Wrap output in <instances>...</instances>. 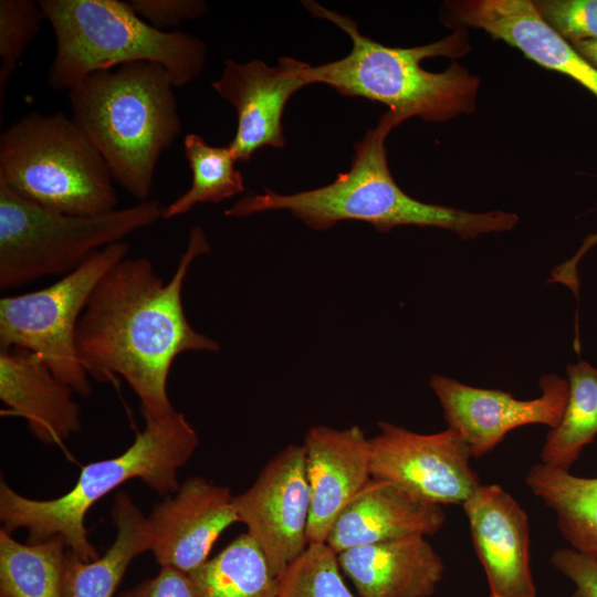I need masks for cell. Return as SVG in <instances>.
I'll return each mask as SVG.
<instances>
[{
	"instance_id": "3",
	"label": "cell",
	"mask_w": 597,
	"mask_h": 597,
	"mask_svg": "<svg viewBox=\"0 0 597 597\" xmlns=\"http://www.w3.org/2000/svg\"><path fill=\"white\" fill-rule=\"evenodd\" d=\"M316 18L326 19L352 40L343 59L305 71L310 84H326L343 96L364 97L388 106L401 123L418 116L428 122H446L476 108L480 78L457 62L442 72L421 66L427 57H461L470 51L468 29H455L436 42L413 48L383 45L359 32L349 17L317 2L303 1Z\"/></svg>"
},
{
	"instance_id": "28",
	"label": "cell",
	"mask_w": 597,
	"mask_h": 597,
	"mask_svg": "<svg viewBox=\"0 0 597 597\" xmlns=\"http://www.w3.org/2000/svg\"><path fill=\"white\" fill-rule=\"evenodd\" d=\"M44 18L39 4L30 0L0 1V104L9 80L23 52L40 32Z\"/></svg>"
},
{
	"instance_id": "9",
	"label": "cell",
	"mask_w": 597,
	"mask_h": 597,
	"mask_svg": "<svg viewBox=\"0 0 597 597\" xmlns=\"http://www.w3.org/2000/svg\"><path fill=\"white\" fill-rule=\"evenodd\" d=\"M127 251L126 242L112 243L50 286L2 297L0 348L34 352L75 392L87 397L92 387L76 353L77 323L97 283Z\"/></svg>"
},
{
	"instance_id": "21",
	"label": "cell",
	"mask_w": 597,
	"mask_h": 597,
	"mask_svg": "<svg viewBox=\"0 0 597 597\" xmlns=\"http://www.w3.org/2000/svg\"><path fill=\"white\" fill-rule=\"evenodd\" d=\"M111 517L116 536L102 556L84 562L69 552L66 597H113L132 561L150 551L148 520L127 492L116 493Z\"/></svg>"
},
{
	"instance_id": "8",
	"label": "cell",
	"mask_w": 597,
	"mask_h": 597,
	"mask_svg": "<svg viewBox=\"0 0 597 597\" xmlns=\"http://www.w3.org/2000/svg\"><path fill=\"white\" fill-rule=\"evenodd\" d=\"M146 200L94 216H71L24 200L0 181V289L66 275L93 253L161 218Z\"/></svg>"
},
{
	"instance_id": "6",
	"label": "cell",
	"mask_w": 597,
	"mask_h": 597,
	"mask_svg": "<svg viewBox=\"0 0 597 597\" xmlns=\"http://www.w3.org/2000/svg\"><path fill=\"white\" fill-rule=\"evenodd\" d=\"M39 7L54 30L48 81L55 90L70 91L92 73L135 62L163 65L174 86H182L205 66L207 48L201 40L150 25L128 2L41 0Z\"/></svg>"
},
{
	"instance_id": "11",
	"label": "cell",
	"mask_w": 597,
	"mask_h": 597,
	"mask_svg": "<svg viewBox=\"0 0 597 597\" xmlns=\"http://www.w3.org/2000/svg\"><path fill=\"white\" fill-rule=\"evenodd\" d=\"M233 504L277 577L308 545L311 493L302 444L274 455Z\"/></svg>"
},
{
	"instance_id": "17",
	"label": "cell",
	"mask_w": 597,
	"mask_h": 597,
	"mask_svg": "<svg viewBox=\"0 0 597 597\" xmlns=\"http://www.w3.org/2000/svg\"><path fill=\"white\" fill-rule=\"evenodd\" d=\"M302 447L311 493L307 540L325 543L338 514L371 479L370 439L358 426H313Z\"/></svg>"
},
{
	"instance_id": "10",
	"label": "cell",
	"mask_w": 597,
	"mask_h": 597,
	"mask_svg": "<svg viewBox=\"0 0 597 597\" xmlns=\"http://www.w3.org/2000/svg\"><path fill=\"white\" fill-rule=\"evenodd\" d=\"M378 428L370 438L371 478L441 506L463 504L481 485L470 447L454 429L422 434L386 421Z\"/></svg>"
},
{
	"instance_id": "27",
	"label": "cell",
	"mask_w": 597,
	"mask_h": 597,
	"mask_svg": "<svg viewBox=\"0 0 597 597\" xmlns=\"http://www.w3.org/2000/svg\"><path fill=\"white\" fill-rule=\"evenodd\" d=\"M276 597H355L342 577L337 554L326 543L306 549L276 577Z\"/></svg>"
},
{
	"instance_id": "5",
	"label": "cell",
	"mask_w": 597,
	"mask_h": 597,
	"mask_svg": "<svg viewBox=\"0 0 597 597\" xmlns=\"http://www.w3.org/2000/svg\"><path fill=\"white\" fill-rule=\"evenodd\" d=\"M172 86L163 65L135 62L92 73L69 91L72 118L114 181L140 201L149 197L161 153L181 129Z\"/></svg>"
},
{
	"instance_id": "16",
	"label": "cell",
	"mask_w": 597,
	"mask_h": 597,
	"mask_svg": "<svg viewBox=\"0 0 597 597\" xmlns=\"http://www.w3.org/2000/svg\"><path fill=\"white\" fill-rule=\"evenodd\" d=\"M451 28H478L542 67L562 73L597 98V70L540 17L532 0H459L443 6Z\"/></svg>"
},
{
	"instance_id": "23",
	"label": "cell",
	"mask_w": 597,
	"mask_h": 597,
	"mask_svg": "<svg viewBox=\"0 0 597 597\" xmlns=\"http://www.w3.org/2000/svg\"><path fill=\"white\" fill-rule=\"evenodd\" d=\"M69 547L61 536L20 543L0 530V597H66Z\"/></svg>"
},
{
	"instance_id": "30",
	"label": "cell",
	"mask_w": 597,
	"mask_h": 597,
	"mask_svg": "<svg viewBox=\"0 0 597 597\" xmlns=\"http://www.w3.org/2000/svg\"><path fill=\"white\" fill-rule=\"evenodd\" d=\"M138 17L159 30L165 27H178L186 20H192L207 10L200 0H132L128 1Z\"/></svg>"
},
{
	"instance_id": "18",
	"label": "cell",
	"mask_w": 597,
	"mask_h": 597,
	"mask_svg": "<svg viewBox=\"0 0 597 597\" xmlns=\"http://www.w3.org/2000/svg\"><path fill=\"white\" fill-rule=\"evenodd\" d=\"M446 521L441 505L371 478L338 514L326 538L336 553L391 540L428 536Z\"/></svg>"
},
{
	"instance_id": "2",
	"label": "cell",
	"mask_w": 597,
	"mask_h": 597,
	"mask_svg": "<svg viewBox=\"0 0 597 597\" xmlns=\"http://www.w3.org/2000/svg\"><path fill=\"white\" fill-rule=\"evenodd\" d=\"M400 119L390 111L355 144L350 169L329 185L293 195L266 190L244 197L224 211L229 217H245L269 210H287L314 230H326L339 221L370 223L379 232L396 227H432L452 231L462 239L511 230L515 213L492 210L472 212L426 203L408 196L392 178L385 140Z\"/></svg>"
},
{
	"instance_id": "13",
	"label": "cell",
	"mask_w": 597,
	"mask_h": 597,
	"mask_svg": "<svg viewBox=\"0 0 597 597\" xmlns=\"http://www.w3.org/2000/svg\"><path fill=\"white\" fill-rule=\"evenodd\" d=\"M150 552L160 567L191 574L207 563L220 535L239 522L229 488L202 476L185 480L147 516Z\"/></svg>"
},
{
	"instance_id": "12",
	"label": "cell",
	"mask_w": 597,
	"mask_h": 597,
	"mask_svg": "<svg viewBox=\"0 0 597 597\" xmlns=\"http://www.w3.org/2000/svg\"><path fill=\"white\" fill-rule=\"evenodd\" d=\"M538 384L540 397L519 400L503 390L472 387L443 375L430 377V387L440 401L448 427L463 437L475 458L492 451L517 427L544 425L553 429L561 422L568 380L548 374Z\"/></svg>"
},
{
	"instance_id": "32",
	"label": "cell",
	"mask_w": 597,
	"mask_h": 597,
	"mask_svg": "<svg viewBox=\"0 0 597 597\" xmlns=\"http://www.w3.org/2000/svg\"><path fill=\"white\" fill-rule=\"evenodd\" d=\"M118 597H198L189 574L160 567L158 574L123 590Z\"/></svg>"
},
{
	"instance_id": "29",
	"label": "cell",
	"mask_w": 597,
	"mask_h": 597,
	"mask_svg": "<svg viewBox=\"0 0 597 597\" xmlns=\"http://www.w3.org/2000/svg\"><path fill=\"white\" fill-rule=\"evenodd\" d=\"M542 20L569 44L597 40V0H532Z\"/></svg>"
},
{
	"instance_id": "33",
	"label": "cell",
	"mask_w": 597,
	"mask_h": 597,
	"mask_svg": "<svg viewBox=\"0 0 597 597\" xmlns=\"http://www.w3.org/2000/svg\"><path fill=\"white\" fill-rule=\"evenodd\" d=\"M573 49L597 70V40L570 44Z\"/></svg>"
},
{
	"instance_id": "15",
	"label": "cell",
	"mask_w": 597,
	"mask_h": 597,
	"mask_svg": "<svg viewBox=\"0 0 597 597\" xmlns=\"http://www.w3.org/2000/svg\"><path fill=\"white\" fill-rule=\"evenodd\" d=\"M462 505L489 597H536L524 509L498 484H481Z\"/></svg>"
},
{
	"instance_id": "14",
	"label": "cell",
	"mask_w": 597,
	"mask_h": 597,
	"mask_svg": "<svg viewBox=\"0 0 597 597\" xmlns=\"http://www.w3.org/2000/svg\"><path fill=\"white\" fill-rule=\"evenodd\" d=\"M308 65L289 56L280 57L275 66L261 60L224 61L221 76L211 86L237 111V133L228 145L237 161L250 160L262 147H284L283 111L290 97L307 85Z\"/></svg>"
},
{
	"instance_id": "19",
	"label": "cell",
	"mask_w": 597,
	"mask_h": 597,
	"mask_svg": "<svg viewBox=\"0 0 597 597\" xmlns=\"http://www.w3.org/2000/svg\"><path fill=\"white\" fill-rule=\"evenodd\" d=\"M73 391L34 352L20 346L0 348V399L25 419L42 443L60 446L81 429Z\"/></svg>"
},
{
	"instance_id": "1",
	"label": "cell",
	"mask_w": 597,
	"mask_h": 597,
	"mask_svg": "<svg viewBox=\"0 0 597 597\" xmlns=\"http://www.w3.org/2000/svg\"><path fill=\"white\" fill-rule=\"evenodd\" d=\"M210 251L203 229L196 226L168 282L146 258L122 260L97 283L77 323L75 347L85 371L100 383L122 377L138 397L145 420L175 411L167 379L179 355L220 348L190 325L181 297L191 263Z\"/></svg>"
},
{
	"instance_id": "31",
	"label": "cell",
	"mask_w": 597,
	"mask_h": 597,
	"mask_svg": "<svg viewBox=\"0 0 597 597\" xmlns=\"http://www.w3.org/2000/svg\"><path fill=\"white\" fill-rule=\"evenodd\" d=\"M551 562L574 584L572 597H597V557L563 547L553 552Z\"/></svg>"
},
{
	"instance_id": "7",
	"label": "cell",
	"mask_w": 597,
	"mask_h": 597,
	"mask_svg": "<svg viewBox=\"0 0 597 597\" xmlns=\"http://www.w3.org/2000/svg\"><path fill=\"white\" fill-rule=\"evenodd\" d=\"M0 181L36 206L71 216L115 210L113 176L71 117L31 113L0 137Z\"/></svg>"
},
{
	"instance_id": "24",
	"label": "cell",
	"mask_w": 597,
	"mask_h": 597,
	"mask_svg": "<svg viewBox=\"0 0 597 597\" xmlns=\"http://www.w3.org/2000/svg\"><path fill=\"white\" fill-rule=\"evenodd\" d=\"M189 576L198 597H276V577L248 533L234 537Z\"/></svg>"
},
{
	"instance_id": "25",
	"label": "cell",
	"mask_w": 597,
	"mask_h": 597,
	"mask_svg": "<svg viewBox=\"0 0 597 597\" xmlns=\"http://www.w3.org/2000/svg\"><path fill=\"white\" fill-rule=\"evenodd\" d=\"M569 391L561 422L548 431L541 463L569 471L597 434V368L584 360L567 366Z\"/></svg>"
},
{
	"instance_id": "26",
	"label": "cell",
	"mask_w": 597,
	"mask_h": 597,
	"mask_svg": "<svg viewBox=\"0 0 597 597\" xmlns=\"http://www.w3.org/2000/svg\"><path fill=\"white\" fill-rule=\"evenodd\" d=\"M184 146L192 172L191 186L161 209V218L171 219L198 203L220 202L245 190L243 176L235 168L237 160L228 145L214 147L197 134H187Z\"/></svg>"
},
{
	"instance_id": "20",
	"label": "cell",
	"mask_w": 597,
	"mask_h": 597,
	"mask_svg": "<svg viewBox=\"0 0 597 597\" xmlns=\"http://www.w3.org/2000/svg\"><path fill=\"white\" fill-rule=\"evenodd\" d=\"M337 558L360 597H431L444 573L423 536L348 548Z\"/></svg>"
},
{
	"instance_id": "22",
	"label": "cell",
	"mask_w": 597,
	"mask_h": 597,
	"mask_svg": "<svg viewBox=\"0 0 597 597\" xmlns=\"http://www.w3.org/2000/svg\"><path fill=\"white\" fill-rule=\"evenodd\" d=\"M525 483L555 515L557 527L572 548L597 557V478L534 464Z\"/></svg>"
},
{
	"instance_id": "34",
	"label": "cell",
	"mask_w": 597,
	"mask_h": 597,
	"mask_svg": "<svg viewBox=\"0 0 597 597\" xmlns=\"http://www.w3.org/2000/svg\"><path fill=\"white\" fill-rule=\"evenodd\" d=\"M596 244H597V233L589 234L588 237H586L583 244L578 249V251L569 260L565 262L566 268L572 272H576L577 265L580 259L589 249H591Z\"/></svg>"
},
{
	"instance_id": "4",
	"label": "cell",
	"mask_w": 597,
	"mask_h": 597,
	"mask_svg": "<svg viewBox=\"0 0 597 597\" xmlns=\"http://www.w3.org/2000/svg\"><path fill=\"white\" fill-rule=\"evenodd\" d=\"M145 422V428L123 453L84 465L75 484L57 498H27L1 480L2 528L9 533L25 528L27 543L31 544L61 536L71 553L82 561L97 558L85 527L88 510L132 479H140L160 495L174 494L180 485L178 470L190 460L199 444L196 430L181 412L175 410Z\"/></svg>"
}]
</instances>
